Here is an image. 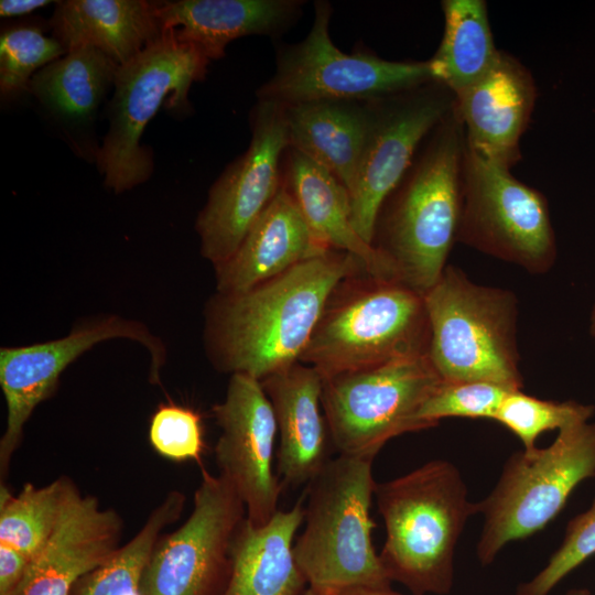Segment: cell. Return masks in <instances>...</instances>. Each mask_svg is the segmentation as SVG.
Here are the masks:
<instances>
[{
  "label": "cell",
  "instance_id": "5",
  "mask_svg": "<svg viewBox=\"0 0 595 595\" xmlns=\"http://www.w3.org/2000/svg\"><path fill=\"white\" fill-rule=\"evenodd\" d=\"M372 461L338 455L307 484L305 527L293 555L309 587H391L371 541Z\"/></svg>",
  "mask_w": 595,
  "mask_h": 595
},
{
  "label": "cell",
  "instance_id": "17",
  "mask_svg": "<svg viewBox=\"0 0 595 595\" xmlns=\"http://www.w3.org/2000/svg\"><path fill=\"white\" fill-rule=\"evenodd\" d=\"M537 100L530 71L500 51L493 67L475 84L454 95L466 145L477 154L511 169L521 159L520 140Z\"/></svg>",
  "mask_w": 595,
  "mask_h": 595
},
{
  "label": "cell",
  "instance_id": "16",
  "mask_svg": "<svg viewBox=\"0 0 595 595\" xmlns=\"http://www.w3.org/2000/svg\"><path fill=\"white\" fill-rule=\"evenodd\" d=\"M212 412L220 428L214 448L219 475L244 501L247 520L262 527L279 510L283 488L272 464L278 434L272 404L258 379L234 374Z\"/></svg>",
  "mask_w": 595,
  "mask_h": 595
},
{
  "label": "cell",
  "instance_id": "25",
  "mask_svg": "<svg viewBox=\"0 0 595 595\" xmlns=\"http://www.w3.org/2000/svg\"><path fill=\"white\" fill-rule=\"evenodd\" d=\"M284 113L289 148L325 167L349 193L366 144L370 109L325 100L288 106Z\"/></svg>",
  "mask_w": 595,
  "mask_h": 595
},
{
  "label": "cell",
  "instance_id": "11",
  "mask_svg": "<svg viewBox=\"0 0 595 595\" xmlns=\"http://www.w3.org/2000/svg\"><path fill=\"white\" fill-rule=\"evenodd\" d=\"M331 15L327 2L315 3L310 33L281 51L274 75L257 93L259 100L284 107L325 100H375L434 82L429 61L393 62L368 53L342 52L329 37Z\"/></svg>",
  "mask_w": 595,
  "mask_h": 595
},
{
  "label": "cell",
  "instance_id": "34",
  "mask_svg": "<svg viewBox=\"0 0 595 595\" xmlns=\"http://www.w3.org/2000/svg\"><path fill=\"white\" fill-rule=\"evenodd\" d=\"M149 441L165 458L201 463L204 450L201 414L174 402L161 403L150 420Z\"/></svg>",
  "mask_w": 595,
  "mask_h": 595
},
{
  "label": "cell",
  "instance_id": "32",
  "mask_svg": "<svg viewBox=\"0 0 595 595\" xmlns=\"http://www.w3.org/2000/svg\"><path fill=\"white\" fill-rule=\"evenodd\" d=\"M512 390L486 381L446 382L434 390L422 405L419 419L429 429L444 418L494 420L505 397Z\"/></svg>",
  "mask_w": 595,
  "mask_h": 595
},
{
  "label": "cell",
  "instance_id": "12",
  "mask_svg": "<svg viewBox=\"0 0 595 595\" xmlns=\"http://www.w3.org/2000/svg\"><path fill=\"white\" fill-rule=\"evenodd\" d=\"M113 338L133 340L148 350L150 382L160 386L166 361L164 343L142 322L116 314L85 317L57 339L0 348V387L7 408L6 428L0 439L2 478L22 442L28 420L35 408L55 392L64 370L95 345Z\"/></svg>",
  "mask_w": 595,
  "mask_h": 595
},
{
  "label": "cell",
  "instance_id": "31",
  "mask_svg": "<svg viewBox=\"0 0 595 595\" xmlns=\"http://www.w3.org/2000/svg\"><path fill=\"white\" fill-rule=\"evenodd\" d=\"M66 54L63 45L35 26H14L0 36V94L4 99L29 91L32 77Z\"/></svg>",
  "mask_w": 595,
  "mask_h": 595
},
{
  "label": "cell",
  "instance_id": "29",
  "mask_svg": "<svg viewBox=\"0 0 595 595\" xmlns=\"http://www.w3.org/2000/svg\"><path fill=\"white\" fill-rule=\"evenodd\" d=\"M76 489L64 476L42 487L28 483L18 495L1 484L0 542L32 560L50 539Z\"/></svg>",
  "mask_w": 595,
  "mask_h": 595
},
{
  "label": "cell",
  "instance_id": "13",
  "mask_svg": "<svg viewBox=\"0 0 595 595\" xmlns=\"http://www.w3.org/2000/svg\"><path fill=\"white\" fill-rule=\"evenodd\" d=\"M247 517L244 501L220 475L202 467L192 513L156 542L141 595H223L235 534Z\"/></svg>",
  "mask_w": 595,
  "mask_h": 595
},
{
  "label": "cell",
  "instance_id": "18",
  "mask_svg": "<svg viewBox=\"0 0 595 595\" xmlns=\"http://www.w3.org/2000/svg\"><path fill=\"white\" fill-rule=\"evenodd\" d=\"M122 519L78 489L42 550L31 560L14 595H69L75 583L120 547Z\"/></svg>",
  "mask_w": 595,
  "mask_h": 595
},
{
  "label": "cell",
  "instance_id": "19",
  "mask_svg": "<svg viewBox=\"0 0 595 595\" xmlns=\"http://www.w3.org/2000/svg\"><path fill=\"white\" fill-rule=\"evenodd\" d=\"M260 382L272 404L280 440L277 475L283 487L309 484L332 458L322 414L323 378L299 361Z\"/></svg>",
  "mask_w": 595,
  "mask_h": 595
},
{
  "label": "cell",
  "instance_id": "9",
  "mask_svg": "<svg viewBox=\"0 0 595 595\" xmlns=\"http://www.w3.org/2000/svg\"><path fill=\"white\" fill-rule=\"evenodd\" d=\"M322 378L334 451L369 459L392 437L429 429L419 412L443 381L429 355Z\"/></svg>",
  "mask_w": 595,
  "mask_h": 595
},
{
  "label": "cell",
  "instance_id": "35",
  "mask_svg": "<svg viewBox=\"0 0 595 595\" xmlns=\"http://www.w3.org/2000/svg\"><path fill=\"white\" fill-rule=\"evenodd\" d=\"M31 559L18 549L0 542V595H14Z\"/></svg>",
  "mask_w": 595,
  "mask_h": 595
},
{
  "label": "cell",
  "instance_id": "6",
  "mask_svg": "<svg viewBox=\"0 0 595 595\" xmlns=\"http://www.w3.org/2000/svg\"><path fill=\"white\" fill-rule=\"evenodd\" d=\"M424 301L428 355L443 381H486L521 390L518 302L511 291L477 284L446 266Z\"/></svg>",
  "mask_w": 595,
  "mask_h": 595
},
{
  "label": "cell",
  "instance_id": "7",
  "mask_svg": "<svg viewBox=\"0 0 595 595\" xmlns=\"http://www.w3.org/2000/svg\"><path fill=\"white\" fill-rule=\"evenodd\" d=\"M210 61L174 30H163L129 62L119 65L109 107V128L96 162L105 185L120 194L148 181L153 158L140 139L161 107L182 110L193 83Z\"/></svg>",
  "mask_w": 595,
  "mask_h": 595
},
{
  "label": "cell",
  "instance_id": "3",
  "mask_svg": "<svg viewBox=\"0 0 595 595\" xmlns=\"http://www.w3.org/2000/svg\"><path fill=\"white\" fill-rule=\"evenodd\" d=\"M374 495L386 529L379 559L391 582L413 595L448 594L456 544L467 520L478 513L457 467L430 461L376 483Z\"/></svg>",
  "mask_w": 595,
  "mask_h": 595
},
{
  "label": "cell",
  "instance_id": "23",
  "mask_svg": "<svg viewBox=\"0 0 595 595\" xmlns=\"http://www.w3.org/2000/svg\"><path fill=\"white\" fill-rule=\"evenodd\" d=\"M303 498L278 510L262 527L247 517L231 545V566L223 595H304L309 584L299 569L293 545L304 521Z\"/></svg>",
  "mask_w": 595,
  "mask_h": 595
},
{
  "label": "cell",
  "instance_id": "30",
  "mask_svg": "<svg viewBox=\"0 0 595 595\" xmlns=\"http://www.w3.org/2000/svg\"><path fill=\"white\" fill-rule=\"evenodd\" d=\"M594 412L593 404L574 400H542L521 390H512L501 402L495 421L521 441L526 453H532L538 448L536 441L542 433L587 422Z\"/></svg>",
  "mask_w": 595,
  "mask_h": 595
},
{
  "label": "cell",
  "instance_id": "39",
  "mask_svg": "<svg viewBox=\"0 0 595 595\" xmlns=\"http://www.w3.org/2000/svg\"><path fill=\"white\" fill-rule=\"evenodd\" d=\"M564 595H592L591 591L587 588H571Z\"/></svg>",
  "mask_w": 595,
  "mask_h": 595
},
{
  "label": "cell",
  "instance_id": "24",
  "mask_svg": "<svg viewBox=\"0 0 595 595\" xmlns=\"http://www.w3.org/2000/svg\"><path fill=\"white\" fill-rule=\"evenodd\" d=\"M50 25L66 52L90 45L122 65L162 31L154 1L64 0L55 3Z\"/></svg>",
  "mask_w": 595,
  "mask_h": 595
},
{
  "label": "cell",
  "instance_id": "14",
  "mask_svg": "<svg viewBox=\"0 0 595 595\" xmlns=\"http://www.w3.org/2000/svg\"><path fill=\"white\" fill-rule=\"evenodd\" d=\"M351 191L353 225L375 245L381 208L411 166L424 138L448 115L454 94L436 82L378 99Z\"/></svg>",
  "mask_w": 595,
  "mask_h": 595
},
{
  "label": "cell",
  "instance_id": "8",
  "mask_svg": "<svg viewBox=\"0 0 595 595\" xmlns=\"http://www.w3.org/2000/svg\"><path fill=\"white\" fill-rule=\"evenodd\" d=\"M594 476L595 421L561 429L548 447L509 456L491 493L477 502L484 516L476 548L480 564H491L507 543L542 530Z\"/></svg>",
  "mask_w": 595,
  "mask_h": 595
},
{
  "label": "cell",
  "instance_id": "4",
  "mask_svg": "<svg viewBox=\"0 0 595 595\" xmlns=\"http://www.w3.org/2000/svg\"><path fill=\"white\" fill-rule=\"evenodd\" d=\"M357 274L334 291L300 358L322 377L428 355L424 295L399 280Z\"/></svg>",
  "mask_w": 595,
  "mask_h": 595
},
{
  "label": "cell",
  "instance_id": "2",
  "mask_svg": "<svg viewBox=\"0 0 595 595\" xmlns=\"http://www.w3.org/2000/svg\"><path fill=\"white\" fill-rule=\"evenodd\" d=\"M385 203L379 248L398 280L424 295L456 242L462 208L465 131L454 106Z\"/></svg>",
  "mask_w": 595,
  "mask_h": 595
},
{
  "label": "cell",
  "instance_id": "28",
  "mask_svg": "<svg viewBox=\"0 0 595 595\" xmlns=\"http://www.w3.org/2000/svg\"><path fill=\"white\" fill-rule=\"evenodd\" d=\"M185 496L173 490L151 511L138 533L101 565L80 577L69 595H141L144 571L164 528L175 522Z\"/></svg>",
  "mask_w": 595,
  "mask_h": 595
},
{
  "label": "cell",
  "instance_id": "22",
  "mask_svg": "<svg viewBox=\"0 0 595 595\" xmlns=\"http://www.w3.org/2000/svg\"><path fill=\"white\" fill-rule=\"evenodd\" d=\"M163 30L195 45L209 61L225 55L234 40L271 34L299 13L300 2L290 0H177L154 1Z\"/></svg>",
  "mask_w": 595,
  "mask_h": 595
},
{
  "label": "cell",
  "instance_id": "33",
  "mask_svg": "<svg viewBox=\"0 0 595 595\" xmlns=\"http://www.w3.org/2000/svg\"><path fill=\"white\" fill-rule=\"evenodd\" d=\"M595 554V498L585 511L570 520L564 538L547 565L515 595H549L572 571Z\"/></svg>",
  "mask_w": 595,
  "mask_h": 595
},
{
  "label": "cell",
  "instance_id": "21",
  "mask_svg": "<svg viewBox=\"0 0 595 595\" xmlns=\"http://www.w3.org/2000/svg\"><path fill=\"white\" fill-rule=\"evenodd\" d=\"M283 176V186L320 245L351 253L369 275L398 280L390 259L354 228L349 193L329 171L291 149Z\"/></svg>",
  "mask_w": 595,
  "mask_h": 595
},
{
  "label": "cell",
  "instance_id": "20",
  "mask_svg": "<svg viewBox=\"0 0 595 595\" xmlns=\"http://www.w3.org/2000/svg\"><path fill=\"white\" fill-rule=\"evenodd\" d=\"M327 250L316 241L292 195L281 184L236 252L215 267L216 292L247 291Z\"/></svg>",
  "mask_w": 595,
  "mask_h": 595
},
{
  "label": "cell",
  "instance_id": "15",
  "mask_svg": "<svg viewBox=\"0 0 595 595\" xmlns=\"http://www.w3.org/2000/svg\"><path fill=\"white\" fill-rule=\"evenodd\" d=\"M289 148L282 105L259 100L247 151L209 190L195 228L201 253L214 268L226 262L281 187L280 161Z\"/></svg>",
  "mask_w": 595,
  "mask_h": 595
},
{
  "label": "cell",
  "instance_id": "38",
  "mask_svg": "<svg viewBox=\"0 0 595 595\" xmlns=\"http://www.w3.org/2000/svg\"><path fill=\"white\" fill-rule=\"evenodd\" d=\"M589 334L592 335L593 338H595V301L592 306L591 315H589Z\"/></svg>",
  "mask_w": 595,
  "mask_h": 595
},
{
  "label": "cell",
  "instance_id": "10",
  "mask_svg": "<svg viewBox=\"0 0 595 595\" xmlns=\"http://www.w3.org/2000/svg\"><path fill=\"white\" fill-rule=\"evenodd\" d=\"M456 242L539 274L556 259L544 195L466 145Z\"/></svg>",
  "mask_w": 595,
  "mask_h": 595
},
{
  "label": "cell",
  "instance_id": "36",
  "mask_svg": "<svg viewBox=\"0 0 595 595\" xmlns=\"http://www.w3.org/2000/svg\"><path fill=\"white\" fill-rule=\"evenodd\" d=\"M50 3H52V1L47 0H1L0 15L1 18L20 17L31 13Z\"/></svg>",
  "mask_w": 595,
  "mask_h": 595
},
{
  "label": "cell",
  "instance_id": "37",
  "mask_svg": "<svg viewBox=\"0 0 595 595\" xmlns=\"http://www.w3.org/2000/svg\"><path fill=\"white\" fill-rule=\"evenodd\" d=\"M331 595H402L392 591V588H376L367 586H350L338 589Z\"/></svg>",
  "mask_w": 595,
  "mask_h": 595
},
{
  "label": "cell",
  "instance_id": "1",
  "mask_svg": "<svg viewBox=\"0 0 595 595\" xmlns=\"http://www.w3.org/2000/svg\"><path fill=\"white\" fill-rule=\"evenodd\" d=\"M361 271L355 256L331 249L247 291L216 292L205 311L208 359L259 381L299 363L334 291Z\"/></svg>",
  "mask_w": 595,
  "mask_h": 595
},
{
  "label": "cell",
  "instance_id": "40",
  "mask_svg": "<svg viewBox=\"0 0 595 595\" xmlns=\"http://www.w3.org/2000/svg\"><path fill=\"white\" fill-rule=\"evenodd\" d=\"M304 595H331V593L322 592L312 587H309Z\"/></svg>",
  "mask_w": 595,
  "mask_h": 595
},
{
  "label": "cell",
  "instance_id": "26",
  "mask_svg": "<svg viewBox=\"0 0 595 595\" xmlns=\"http://www.w3.org/2000/svg\"><path fill=\"white\" fill-rule=\"evenodd\" d=\"M118 67L101 51L83 45L41 68L29 91L66 128L83 127L94 120Z\"/></svg>",
  "mask_w": 595,
  "mask_h": 595
},
{
  "label": "cell",
  "instance_id": "27",
  "mask_svg": "<svg viewBox=\"0 0 595 595\" xmlns=\"http://www.w3.org/2000/svg\"><path fill=\"white\" fill-rule=\"evenodd\" d=\"M442 9L444 33L429 64L434 82L456 95L493 67L500 50L484 0H444Z\"/></svg>",
  "mask_w": 595,
  "mask_h": 595
}]
</instances>
